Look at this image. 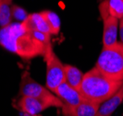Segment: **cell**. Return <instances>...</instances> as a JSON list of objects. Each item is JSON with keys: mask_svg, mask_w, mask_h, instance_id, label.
Here are the masks:
<instances>
[{"mask_svg": "<svg viewBox=\"0 0 123 116\" xmlns=\"http://www.w3.org/2000/svg\"><path fill=\"white\" fill-rule=\"evenodd\" d=\"M63 103V107H73L84 100L79 89L64 82L54 92Z\"/></svg>", "mask_w": 123, "mask_h": 116, "instance_id": "cell-7", "label": "cell"}, {"mask_svg": "<svg viewBox=\"0 0 123 116\" xmlns=\"http://www.w3.org/2000/svg\"><path fill=\"white\" fill-rule=\"evenodd\" d=\"M11 2L2 0L0 1V27H6L12 23V10H11Z\"/></svg>", "mask_w": 123, "mask_h": 116, "instance_id": "cell-14", "label": "cell"}, {"mask_svg": "<svg viewBox=\"0 0 123 116\" xmlns=\"http://www.w3.org/2000/svg\"><path fill=\"white\" fill-rule=\"evenodd\" d=\"M41 14L43 15L46 23L49 27L50 33L51 35H56L59 33L61 23H60V18L57 16V14L50 10H44L42 11Z\"/></svg>", "mask_w": 123, "mask_h": 116, "instance_id": "cell-13", "label": "cell"}, {"mask_svg": "<svg viewBox=\"0 0 123 116\" xmlns=\"http://www.w3.org/2000/svg\"><path fill=\"white\" fill-rule=\"evenodd\" d=\"M11 10H12V16L14 18H16L17 20L19 21H24L25 19L27 18V17L29 16V14L26 12L24 8L20 7L16 5H13L11 6Z\"/></svg>", "mask_w": 123, "mask_h": 116, "instance_id": "cell-16", "label": "cell"}, {"mask_svg": "<svg viewBox=\"0 0 123 116\" xmlns=\"http://www.w3.org/2000/svg\"><path fill=\"white\" fill-rule=\"evenodd\" d=\"M108 8L111 16L115 18H123V0H108Z\"/></svg>", "mask_w": 123, "mask_h": 116, "instance_id": "cell-15", "label": "cell"}, {"mask_svg": "<svg viewBox=\"0 0 123 116\" xmlns=\"http://www.w3.org/2000/svg\"><path fill=\"white\" fill-rule=\"evenodd\" d=\"M95 67L105 76L123 81V45L117 42L110 47L103 48Z\"/></svg>", "mask_w": 123, "mask_h": 116, "instance_id": "cell-3", "label": "cell"}, {"mask_svg": "<svg viewBox=\"0 0 123 116\" xmlns=\"http://www.w3.org/2000/svg\"><path fill=\"white\" fill-rule=\"evenodd\" d=\"M100 104L84 99L80 104L73 107H63V116H94L98 110Z\"/></svg>", "mask_w": 123, "mask_h": 116, "instance_id": "cell-9", "label": "cell"}, {"mask_svg": "<svg viewBox=\"0 0 123 116\" xmlns=\"http://www.w3.org/2000/svg\"><path fill=\"white\" fill-rule=\"evenodd\" d=\"M43 56L46 64V88L54 93L65 82V65L56 56L52 45L45 49Z\"/></svg>", "mask_w": 123, "mask_h": 116, "instance_id": "cell-4", "label": "cell"}, {"mask_svg": "<svg viewBox=\"0 0 123 116\" xmlns=\"http://www.w3.org/2000/svg\"><path fill=\"white\" fill-rule=\"evenodd\" d=\"M103 19V48L110 47L117 43V31L119 26V19L110 14Z\"/></svg>", "mask_w": 123, "mask_h": 116, "instance_id": "cell-8", "label": "cell"}, {"mask_svg": "<svg viewBox=\"0 0 123 116\" xmlns=\"http://www.w3.org/2000/svg\"><path fill=\"white\" fill-rule=\"evenodd\" d=\"M122 84L123 81L111 78L94 66L84 74L79 91L84 99L101 104L111 98Z\"/></svg>", "mask_w": 123, "mask_h": 116, "instance_id": "cell-2", "label": "cell"}, {"mask_svg": "<svg viewBox=\"0 0 123 116\" xmlns=\"http://www.w3.org/2000/svg\"><path fill=\"white\" fill-rule=\"evenodd\" d=\"M6 1H10V2H11V1H12V0H6Z\"/></svg>", "mask_w": 123, "mask_h": 116, "instance_id": "cell-19", "label": "cell"}, {"mask_svg": "<svg viewBox=\"0 0 123 116\" xmlns=\"http://www.w3.org/2000/svg\"><path fill=\"white\" fill-rule=\"evenodd\" d=\"M0 1H2V0H0Z\"/></svg>", "mask_w": 123, "mask_h": 116, "instance_id": "cell-20", "label": "cell"}, {"mask_svg": "<svg viewBox=\"0 0 123 116\" xmlns=\"http://www.w3.org/2000/svg\"><path fill=\"white\" fill-rule=\"evenodd\" d=\"M0 44L6 50L25 60L43 55L45 49L48 47L38 41L32 32L25 28L22 22L11 23L1 28Z\"/></svg>", "mask_w": 123, "mask_h": 116, "instance_id": "cell-1", "label": "cell"}, {"mask_svg": "<svg viewBox=\"0 0 123 116\" xmlns=\"http://www.w3.org/2000/svg\"><path fill=\"white\" fill-rule=\"evenodd\" d=\"M63 103L56 95L48 98H33L21 97L18 102V107L28 116L37 115L50 107L62 108Z\"/></svg>", "mask_w": 123, "mask_h": 116, "instance_id": "cell-5", "label": "cell"}, {"mask_svg": "<svg viewBox=\"0 0 123 116\" xmlns=\"http://www.w3.org/2000/svg\"><path fill=\"white\" fill-rule=\"evenodd\" d=\"M32 116H41V115H39V114H37V115H32Z\"/></svg>", "mask_w": 123, "mask_h": 116, "instance_id": "cell-18", "label": "cell"}, {"mask_svg": "<svg viewBox=\"0 0 123 116\" xmlns=\"http://www.w3.org/2000/svg\"><path fill=\"white\" fill-rule=\"evenodd\" d=\"M123 100V84L111 98L100 104L98 110L94 116H111Z\"/></svg>", "mask_w": 123, "mask_h": 116, "instance_id": "cell-10", "label": "cell"}, {"mask_svg": "<svg viewBox=\"0 0 123 116\" xmlns=\"http://www.w3.org/2000/svg\"><path fill=\"white\" fill-rule=\"evenodd\" d=\"M122 102H123V100H122Z\"/></svg>", "mask_w": 123, "mask_h": 116, "instance_id": "cell-21", "label": "cell"}, {"mask_svg": "<svg viewBox=\"0 0 123 116\" xmlns=\"http://www.w3.org/2000/svg\"><path fill=\"white\" fill-rule=\"evenodd\" d=\"M19 95L22 97L33 98H48L55 95L46 87L37 83L31 77L28 71H24L21 75V82L19 85Z\"/></svg>", "mask_w": 123, "mask_h": 116, "instance_id": "cell-6", "label": "cell"}, {"mask_svg": "<svg viewBox=\"0 0 123 116\" xmlns=\"http://www.w3.org/2000/svg\"><path fill=\"white\" fill-rule=\"evenodd\" d=\"M118 30H119V38H120V43L123 45V18L119 19V26H118Z\"/></svg>", "mask_w": 123, "mask_h": 116, "instance_id": "cell-17", "label": "cell"}, {"mask_svg": "<svg viewBox=\"0 0 123 116\" xmlns=\"http://www.w3.org/2000/svg\"><path fill=\"white\" fill-rule=\"evenodd\" d=\"M84 74L76 66L65 65V82L69 86L79 89Z\"/></svg>", "mask_w": 123, "mask_h": 116, "instance_id": "cell-12", "label": "cell"}, {"mask_svg": "<svg viewBox=\"0 0 123 116\" xmlns=\"http://www.w3.org/2000/svg\"><path fill=\"white\" fill-rule=\"evenodd\" d=\"M22 24L24 25L26 29L30 31H38L51 34L49 27L41 12L30 14L24 21H22Z\"/></svg>", "mask_w": 123, "mask_h": 116, "instance_id": "cell-11", "label": "cell"}]
</instances>
